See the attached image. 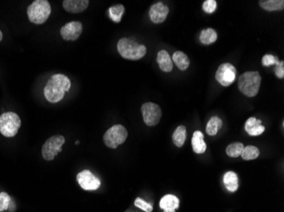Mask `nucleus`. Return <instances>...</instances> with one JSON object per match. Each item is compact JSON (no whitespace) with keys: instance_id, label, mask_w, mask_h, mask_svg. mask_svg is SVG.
<instances>
[{"instance_id":"nucleus-1","label":"nucleus","mask_w":284,"mask_h":212,"mask_svg":"<svg viewBox=\"0 0 284 212\" xmlns=\"http://www.w3.org/2000/svg\"><path fill=\"white\" fill-rule=\"evenodd\" d=\"M71 81L63 74H55L46 83L43 93L49 102L58 103L63 100L65 92L70 89Z\"/></svg>"},{"instance_id":"nucleus-2","label":"nucleus","mask_w":284,"mask_h":212,"mask_svg":"<svg viewBox=\"0 0 284 212\" xmlns=\"http://www.w3.org/2000/svg\"><path fill=\"white\" fill-rule=\"evenodd\" d=\"M118 51L123 59L141 60L146 55V47L128 38H121L118 42Z\"/></svg>"},{"instance_id":"nucleus-3","label":"nucleus","mask_w":284,"mask_h":212,"mask_svg":"<svg viewBox=\"0 0 284 212\" xmlns=\"http://www.w3.org/2000/svg\"><path fill=\"white\" fill-rule=\"evenodd\" d=\"M27 14L31 22L36 25L43 24L51 15V4L47 0H35L28 6Z\"/></svg>"},{"instance_id":"nucleus-4","label":"nucleus","mask_w":284,"mask_h":212,"mask_svg":"<svg viewBox=\"0 0 284 212\" xmlns=\"http://www.w3.org/2000/svg\"><path fill=\"white\" fill-rule=\"evenodd\" d=\"M261 78L258 72H247L240 76L238 88L247 97H254L259 92Z\"/></svg>"},{"instance_id":"nucleus-5","label":"nucleus","mask_w":284,"mask_h":212,"mask_svg":"<svg viewBox=\"0 0 284 212\" xmlns=\"http://www.w3.org/2000/svg\"><path fill=\"white\" fill-rule=\"evenodd\" d=\"M21 126L19 115L15 112H5L0 115V133L6 137H15Z\"/></svg>"},{"instance_id":"nucleus-6","label":"nucleus","mask_w":284,"mask_h":212,"mask_svg":"<svg viewBox=\"0 0 284 212\" xmlns=\"http://www.w3.org/2000/svg\"><path fill=\"white\" fill-rule=\"evenodd\" d=\"M128 137V131L123 125L118 124L109 128L103 136V141L106 147L117 149L125 142Z\"/></svg>"},{"instance_id":"nucleus-7","label":"nucleus","mask_w":284,"mask_h":212,"mask_svg":"<svg viewBox=\"0 0 284 212\" xmlns=\"http://www.w3.org/2000/svg\"><path fill=\"white\" fill-rule=\"evenodd\" d=\"M65 142V137L61 135H55L46 140L42 147L43 159L47 161L53 160L56 155L62 151V145Z\"/></svg>"},{"instance_id":"nucleus-8","label":"nucleus","mask_w":284,"mask_h":212,"mask_svg":"<svg viewBox=\"0 0 284 212\" xmlns=\"http://www.w3.org/2000/svg\"><path fill=\"white\" fill-rule=\"evenodd\" d=\"M141 114L143 116L144 123L149 127L158 125L161 120V108L159 105L154 104V103H145L144 105H142Z\"/></svg>"},{"instance_id":"nucleus-9","label":"nucleus","mask_w":284,"mask_h":212,"mask_svg":"<svg viewBox=\"0 0 284 212\" xmlns=\"http://www.w3.org/2000/svg\"><path fill=\"white\" fill-rule=\"evenodd\" d=\"M236 68L234 67V65L230 63H224L218 68L215 74V79L222 86L229 87L236 79Z\"/></svg>"},{"instance_id":"nucleus-10","label":"nucleus","mask_w":284,"mask_h":212,"mask_svg":"<svg viewBox=\"0 0 284 212\" xmlns=\"http://www.w3.org/2000/svg\"><path fill=\"white\" fill-rule=\"evenodd\" d=\"M77 181L79 186L87 191H94L101 187V182L100 179L89 170L79 172L77 175Z\"/></svg>"},{"instance_id":"nucleus-11","label":"nucleus","mask_w":284,"mask_h":212,"mask_svg":"<svg viewBox=\"0 0 284 212\" xmlns=\"http://www.w3.org/2000/svg\"><path fill=\"white\" fill-rule=\"evenodd\" d=\"M83 33V25L79 21H71L60 28V35L64 40L76 41Z\"/></svg>"},{"instance_id":"nucleus-12","label":"nucleus","mask_w":284,"mask_h":212,"mask_svg":"<svg viewBox=\"0 0 284 212\" xmlns=\"http://www.w3.org/2000/svg\"><path fill=\"white\" fill-rule=\"evenodd\" d=\"M169 9L167 5H164L163 3L159 2L154 4L149 10V15L151 21L156 24L164 22L166 20Z\"/></svg>"},{"instance_id":"nucleus-13","label":"nucleus","mask_w":284,"mask_h":212,"mask_svg":"<svg viewBox=\"0 0 284 212\" xmlns=\"http://www.w3.org/2000/svg\"><path fill=\"white\" fill-rule=\"evenodd\" d=\"M89 4V0H64L62 2L64 10L73 14L83 12L88 7Z\"/></svg>"},{"instance_id":"nucleus-14","label":"nucleus","mask_w":284,"mask_h":212,"mask_svg":"<svg viewBox=\"0 0 284 212\" xmlns=\"http://www.w3.org/2000/svg\"><path fill=\"white\" fill-rule=\"evenodd\" d=\"M159 205L164 212H176L178 210L180 200L176 195H166L162 198Z\"/></svg>"},{"instance_id":"nucleus-15","label":"nucleus","mask_w":284,"mask_h":212,"mask_svg":"<svg viewBox=\"0 0 284 212\" xmlns=\"http://www.w3.org/2000/svg\"><path fill=\"white\" fill-rule=\"evenodd\" d=\"M244 128L250 136H259L265 132L264 126L261 125V121L255 117H250L245 123Z\"/></svg>"},{"instance_id":"nucleus-16","label":"nucleus","mask_w":284,"mask_h":212,"mask_svg":"<svg viewBox=\"0 0 284 212\" xmlns=\"http://www.w3.org/2000/svg\"><path fill=\"white\" fill-rule=\"evenodd\" d=\"M157 61L159 63V67L164 73H170L173 70V61L166 50H160L158 54Z\"/></svg>"},{"instance_id":"nucleus-17","label":"nucleus","mask_w":284,"mask_h":212,"mask_svg":"<svg viewBox=\"0 0 284 212\" xmlns=\"http://www.w3.org/2000/svg\"><path fill=\"white\" fill-rule=\"evenodd\" d=\"M191 145L194 152L196 154H204L206 151V143L204 142V134L200 131L194 132L192 139H191Z\"/></svg>"},{"instance_id":"nucleus-18","label":"nucleus","mask_w":284,"mask_h":212,"mask_svg":"<svg viewBox=\"0 0 284 212\" xmlns=\"http://www.w3.org/2000/svg\"><path fill=\"white\" fill-rule=\"evenodd\" d=\"M223 182L227 190L230 192H236L238 190V177L234 172H227L223 177Z\"/></svg>"},{"instance_id":"nucleus-19","label":"nucleus","mask_w":284,"mask_h":212,"mask_svg":"<svg viewBox=\"0 0 284 212\" xmlns=\"http://www.w3.org/2000/svg\"><path fill=\"white\" fill-rule=\"evenodd\" d=\"M172 61H173L176 66L181 70H186L190 65L188 56L181 51L173 53Z\"/></svg>"},{"instance_id":"nucleus-20","label":"nucleus","mask_w":284,"mask_h":212,"mask_svg":"<svg viewBox=\"0 0 284 212\" xmlns=\"http://www.w3.org/2000/svg\"><path fill=\"white\" fill-rule=\"evenodd\" d=\"M259 5L267 11L283 10V0H260Z\"/></svg>"},{"instance_id":"nucleus-21","label":"nucleus","mask_w":284,"mask_h":212,"mask_svg":"<svg viewBox=\"0 0 284 212\" xmlns=\"http://www.w3.org/2000/svg\"><path fill=\"white\" fill-rule=\"evenodd\" d=\"M172 138H173V142L176 146L179 148L182 147L185 142H186V127H185V126H179V127L174 130L173 136H172Z\"/></svg>"},{"instance_id":"nucleus-22","label":"nucleus","mask_w":284,"mask_h":212,"mask_svg":"<svg viewBox=\"0 0 284 212\" xmlns=\"http://www.w3.org/2000/svg\"><path fill=\"white\" fill-rule=\"evenodd\" d=\"M222 121L218 116H213L207 124L206 132L209 136H214L222 127Z\"/></svg>"},{"instance_id":"nucleus-23","label":"nucleus","mask_w":284,"mask_h":212,"mask_svg":"<svg viewBox=\"0 0 284 212\" xmlns=\"http://www.w3.org/2000/svg\"><path fill=\"white\" fill-rule=\"evenodd\" d=\"M217 33L212 28H208L202 31L200 34V41L204 44L209 45L217 40Z\"/></svg>"},{"instance_id":"nucleus-24","label":"nucleus","mask_w":284,"mask_h":212,"mask_svg":"<svg viewBox=\"0 0 284 212\" xmlns=\"http://www.w3.org/2000/svg\"><path fill=\"white\" fill-rule=\"evenodd\" d=\"M259 150L253 145H249L244 148L242 151L241 156L244 160H255L259 157Z\"/></svg>"},{"instance_id":"nucleus-25","label":"nucleus","mask_w":284,"mask_h":212,"mask_svg":"<svg viewBox=\"0 0 284 212\" xmlns=\"http://www.w3.org/2000/svg\"><path fill=\"white\" fill-rule=\"evenodd\" d=\"M124 6L123 5H117L109 8L108 12L110 18L114 20V22H120L122 16L124 13Z\"/></svg>"},{"instance_id":"nucleus-26","label":"nucleus","mask_w":284,"mask_h":212,"mask_svg":"<svg viewBox=\"0 0 284 212\" xmlns=\"http://www.w3.org/2000/svg\"><path fill=\"white\" fill-rule=\"evenodd\" d=\"M244 148V145L242 143H232L227 146L226 151H227V155L230 157L236 158L241 155Z\"/></svg>"},{"instance_id":"nucleus-27","label":"nucleus","mask_w":284,"mask_h":212,"mask_svg":"<svg viewBox=\"0 0 284 212\" xmlns=\"http://www.w3.org/2000/svg\"><path fill=\"white\" fill-rule=\"evenodd\" d=\"M10 201H11V198L7 193H0V212L9 210Z\"/></svg>"},{"instance_id":"nucleus-28","label":"nucleus","mask_w":284,"mask_h":212,"mask_svg":"<svg viewBox=\"0 0 284 212\" xmlns=\"http://www.w3.org/2000/svg\"><path fill=\"white\" fill-rule=\"evenodd\" d=\"M135 205L136 207L140 208L141 210L146 212H151L154 210V206L150 203H147L139 197L136 198V200H135Z\"/></svg>"},{"instance_id":"nucleus-29","label":"nucleus","mask_w":284,"mask_h":212,"mask_svg":"<svg viewBox=\"0 0 284 212\" xmlns=\"http://www.w3.org/2000/svg\"><path fill=\"white\" fill-rule=\"evenodd\" d=\"M279 63L278 58L272 55H266L262 59V64L264 66H271L272 65H277Z\"/></svg>"},{"instance_id":"nucleus-30","label":"nucleus","mask_w":284,"mask_h":212,"mask_svg":"<svg viewBox=\"0 0 284 212\" xmlns=\"http://www.w3.org/2000/svg\"><path fill=\"white\" fill-rule=\"evenodd\" d=\"M217 8V3L215 0H206L203 5V10L206 13L211 14L214 12Z\"/></svg>"},{"instance_id":"nucleus-31","label":"nucleus","mask_w":284,"mask_h":212,"mask_svg":"<svg viewBox=\"0 0 284 212\" xmlns=\"http://www.w3.org/2000/svg\"><path fill=\"white\" fill-rule=\"evenodd\" d=\"M275 73L278 78H283L284 77V62L283 60L279 61L277 64V67L275 69Z\"/></svg>"},{"instance_id":"nucleus-32","label":"nucleus","mask_w":284,"mask_h":212,"mask_svg":"<svg viewBox=\"0 0 284 212\" xmlns=\"http://www.w3.org/2000/svg\"><path fill=\"white\" fill-rule=\"evenodd\" d=\"M3 40V33L2 32H1V30H0V42H1V41Z\"/></svg>"}]
</instances>
